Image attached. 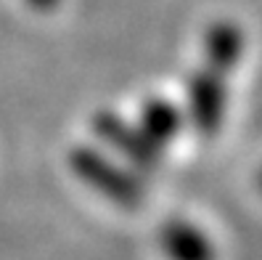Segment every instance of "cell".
Instances as JSON below:
<instances>
[{
	"mask_svg": "<svg viewBox=\"0 0 262 260\" xmlns=\"http://www.w3.org/2000/svg\"><path fill=\"white\" fill-rule=\"evenodd\" d=\"M188 109L202 133H214L225 112V88L220 85V72L204 69L193 74L188 85Z\"/></svg>",
	"mask_w": 262,
	"mask_h": 260,
	"instance_id": "1",
	"label": "cell"
},
{
	"mask_svg": "<svg viewBox=\"0 0 262 260\" xmlns=\"http://www.w3.org/2000/svg\"><path fill=\"white\" fill-rule=\"evenodd\" d=\"M72 162H74V170L88 183H93L96 189H101V194L112 196V199H117L122 205H130V202L138 199V189H135L133 178L114 170L101 154H93V151H88V149H77Z\"/></svg>",
	"mask_w": 262,
	"mask_h": 260,
	"instance_id": "2",
	"label": "cell"
},
{
	"mask_svg": "<svg viewBox=\"0 0 262 260\" xmlns=\"http://www.w3.org/2000/svg\"><path fill=\"white\" fill-rule=\"evenodd\" d=\"M162 250L169 260H214L209 239L188 221H169L162 228Z\"/></svg>",
	"mask_w": 262,
	"mask_h": 260,
	"instance_id": "3",
	"label": "cell"
},
{
	"mask_svg": "<svg viewBox=\"0 0 262 260\" xmlns=\"http://www.w3.org/2000/svg\"><path fill=\"white\" fill-rule=\"evenodd\" d=\"M98 130L106 141H112L119 151H125L138 165H151L157 159V144H151L143 130H133L122 119H114L109 114L98 117Z\"/></svg>",
	"mask_w": 262,
	"mask_h": 260,
	"instance_id": "4",
	"label": "cell"
},
{
	"mask_svg": "<svg viewBox=\"0 0 262 260\" xmlns=\"http://www.w3.org/2000/svg\"><path fill=\"white\" fill-rule=\"evenodd\" d=\"M180 109L175 104H169L164 98H151L146 101L141 112V130L146 133V138L157 146H164L167 141H172L180 130Z\"/></svg>",
	"mask_w": 262,
	"mask_h": 260,
	"instance_id": "5",
	"label": "cell"
},
{
	"mask_svg": "<svg viewBox=\"0 0 262 260\" xmlns=\"http://www.w3.org/2000/svg\"><path fill=\"white\" fill-rule=\"evenodd\" d=\"M241 29L230 22L214 24L207 32V58L214 72H225L241 56Z\"/></svg>",
	"mask_w": 262,
	"mask_h": 260,
	"instance_id": "6",
	"label": "cell"
},
{
	"mask_svg": "<svg viewBox=\"0 0 262 260\" xmlns=\"http://www.w3.org/2000/svg\"><path fill=\"white\" fill-rule=\"evenodd\" d=\"M27 3L32 8H37V11H48V8H53L58 3V0H27Z\"/></svg>",
	"mask_w": 262,
	"mask_h": 260,
	"instance_id": "7",
	"label": "cell"
},
{
	"mask_svg": "<svg viewBox=\"0 0 262 260\" xmlns=\"http://www.w3.org/2000/svg\"><path fill=\"white\" fill-rule=\"evenodd\" d=\"M259 183H262V175H259Z\"/></svg>",
	"mask_w": 262,
	"mask_h": 260,
	"instance_id": "8",
	"label": "cell"
}]
</instances>
